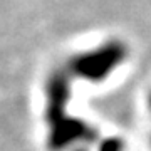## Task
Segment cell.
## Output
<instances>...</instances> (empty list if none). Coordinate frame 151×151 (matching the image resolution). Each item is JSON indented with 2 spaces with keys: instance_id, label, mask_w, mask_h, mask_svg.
I'll use <instances>...</instances> for the list:
<instances>
[{
  "instance_id": "6da1fadb",
  "label": "cell",
  "mask_w": 151,
  "mask_h": 151,
  "mask_svg": "<svg viewBox=\"0 0 151 151\" xmlns=\"http://www.w3.org/2000/svg\"><path fill=\"white\" fill-rule=\"evenodd\" d=\"M126 54V49L119 42H109L103 45V49H97L94 52L84 54L76 60V67L86 76H103L109 69H113L116 64Z\"/></svg>"
}]
</instances>
